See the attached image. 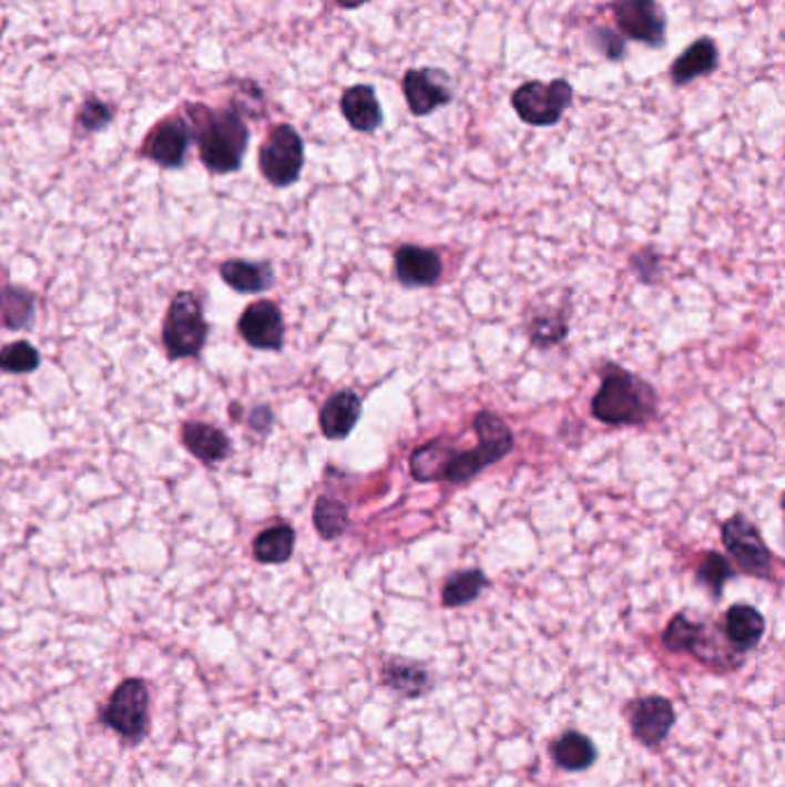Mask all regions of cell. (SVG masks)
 <instances>
[{
	"label": "cell",
	"instance_id": "obj_1",
	"mask_svg": "<svg viewBox=\"0 0 785 787\" xmlns=\"http://www.w3.org/2000/svg\"><path fill=\"white\" fill-rule=\"evenodd\" d=\"M180 113L187 120L192 141L198 145V157L210 173L226 175L243 166L249 145V127L243 111L235 106L210 109L190 102Z\"/></svg>",
	"mask_w": 785,
	"mask_h": 787
},
{
	"label": "cell",
	"instance_id": "obj_2",
	"mask_svg": "<svg viewBox=\"0 0 785 787\" xmlns=\"http://www.w3.org/2000/svg\"><path fill=\"white\" fill-rule=\"evenodd\" d=\"M475 431L479 440L475 449L457 453L447 447L442 470H440L442 481L466 483L487 466L502 461L507 453L514 449V433H511V429L498 415L489 410L479 412L475 417Z\"/></svg>",
	"mask_w": 785,
	"mask_h": 787
},
{
	"label": "cell",
	"instance_id": "obj_3",
	"mask_svg": "<svg viewBox=\"0 0 785 787\" xmlns=\"http://www.w3.org/2000/svg\"><path fill=\"white\" fill-rule=\"evenodd\" d=\"M654 412V391L636 376L613 371L592 399V415L609 427H636Z\"/></svg>",
	"mask_w": 785,
	"mask_h": 787
},
{
	"label": "cell",
	"instance_id": "obj_4",
	"mask_svg": "<svg viewBox=\"0 0 785 787\" xmlns=\"http://www.w3.org/2000/svg\"><path fill=\"white\" fill-rule=\"evenodd\" d=\"M207 331H210V327L203 316L201 299L190 290L177 293L171 301V307L164 318V327H162V341H164L166 355L171 359H185V357L201 355V350L207 341Z\"/></svg>",
	"mask_w": 785,
	"mask_h": 787
},
{
	"label": "cell",
	"instance_id": "obj_5",
	"mask_svg": "<svg viewBox=\"0 0 785 787\" xmlns=\"http://www.w3.org/2000/svg\"><path fill=\"white\" fill-rule=\"evenodd\" d=\"M258 168L272 187H290L297 183L305 168V141L293 125L282 123L269 127L258 150Z\"/></svg>",
	"mask_w": 785,
	"mask_h": 787
},
{
	"label": "cell",
	"instance_id": "obj_6",
	"mask_svg": "<svg viewBox=\"0 0 785 787\" xmlns=\"http://www.w3.org/2000/svg\"><path fill=\"white\" fill-rule=\"evenodd\" d=\"M571 102L573 88L567 79H555L549 83L526 81L511 95V106H514L517 115L532 127L558 125Z\"/></svg>",
	"mask_w": 785,
	"mask_h": 787
},
{
	"label": "cell",
	"instance_id": "obj_7",
	"mask_svg": "<svg viewBox=\"0 0 785 787\" xmlns=\"http://www.w3.org/2000/svg\"><path fill=\"white\" fill-rule=\"evenodd\" d=\"M147 686L141 679L130 677L111 693V698L102 712V723L109 725V728L123 739L136 744L145 737L147 730Z\"/></svg>",
	"mask_w": 785,
	"mask_h": 787
},
{
	"label": "cell",
	"instance_id": "obj_8",
	"mask_svg": "<svg viewBox=\"0 0 785 787\" xmlns=\"http://www.w3.org/2000/svg\"><path fill=\"white\" fill-rule=\"evenodd\" d=\"M609 8L624 40L645 47L666 44L669 19L659 0H611Z\"/></svg>",
	"mask_w": 785,
	"mask_h": 787
},
{
	"label": "cell",
	"instance_id": "obj_9",
	"mask_svg": "<svg viewBox=\"0 0 785 787\" xmlns=\"http://www.w3.org/2000/svg\"><path fill=\"white\" fill-rule=\"evenodd\" d=\"M721 539L726 543L728 553L733 560L756 579H769L772 576V553L765 546V541L758 532V528L753 525L746 517L737 513V517L728 519L723 523Z\"/></svg>",
	"mask_w": 785,
	"mask_h": 787
},
{
	"label": "cell",
	"instance_id": "obj_10",
	"mask_svg": "<svg viewBox=\"0 0 785 787\" xmlns=\"http://www.w3.org/2000/svg\"><path fill=\"white\" fill-rule=\"evenodd\" d=\"M192 132L183 113L166 115L150 130L141 143V157L162 168H180L187 160Z\"/></svg>",
	"mask_w": 785,
	"mask_h": 787
},
{
	"label": "cell",
	"instance_id": "obj_11",
	"mask_svg": "<svg viewBox=\"0 0 785 787\" xmlns=\"http://www.w3.org/2000/svg\"><path fill=\"white\" fill-rule=\"evenodd\" d=\"M401 88L410 113L417 117L431 115L455 100V85L442 70L436 68H410L404 74Z\"/></svg>",
	"mask_w": 785,
	"mask_h": 787
},
{
	"label": "cell",
	"instance_id": "obj_12",
	"mask_svg": "<svg viewBox=\"0 0 785 787\" xmlns=\"http://www.w3.org/2000/svg\"><path fill=\"white\" fill-rule=\"evenodd\" d=\"M237 331L256 350H282L286 337L282 309L269 299L254 301L239 316Z\"/></svg>",
	"mask_w": 785,
	"mask_h": 787
},
{
	"label": "cell",
	"instance_id": "obj_13",
	"mask_svg": "<svg viewBox=\"0 0 785 787\" xmlns=\"http://www.w3.org/2000/svg\"><path fill=\"white\" fill-rule=\"evenodd\" d=\"M631 733L643 746L656 748L669 739L675 725V707L663 695H648L631 707Z\"/></svg>",
	"mask_w": 785,
	"mask_h": 787
},
{
	"label": "cell",
	"instance_id": "obj_14",
	"mask_svg": "<svg viewBox=\"0 0 785 787\" xmlns=\"http://www.w3.org/2000/svg\"><path fill=\"white\" fill-rule=\"evenodd\" d=\"M341 115L346 117V123L361 134H374L383 125V106L378 102V95L374 85L357 83L344 90V95L339 100Z\"/></svg>",
	"mask_w": 785,
	"mask_h": 787
},
{
	"label": "cell",
	"instance_id": "obj_15",
	"mask_svg": "<svg viewBox=\"0 0 785 787\" xmlns=\"http://www.w3.org/2000/svg\"><path fill=\"white\" fill-rule=\"evenodd\" d=\"M395 275L408 288L434 286L442 277V260L434 249L404 245L395 254Z\"/></svg>",
	"mask_w": 785,
	"mask_h": 787
},
{
	"label": "cell",
	"instance_id": "obj_16",
	"mask_svg": "<svg viewBox=\"0 0 785 787\" xmlns=\"http://www.w3.org/2000/svg\"><path fill=\"white\" fill-rule=\"evenodd\" d=\"M185 449L205 466H217L231 457V438L205 421H187L180 431Z\"/></svg>",
	"mask_w": 785,
	"mask_h": 787
},
{
	"label": "cell",
	"instance_id": "obj_17",
	"mask_svg": "<svg viewBox=\"0 0 785 787\" xmlns=\"http://www.w3.org/2000/svg\"><path fill=\"white\" fill-rule=\"evenodd\" d=\"M361 417V401L353 389H341L329 397L320 410L318 423L327 440H344L357 427Z\"/></svg>",
	"mask_w": 785,
	"mask_h": 787
},
{
	"label": "cell",
	"instance_id": "obj_18",
	"mask_svg": "<svg viewBox=\"0 0 785 787\" xmlns=\"http://www.w3.org/2000/svg\"><path fill=\"white\" fill-rule=\"evenodd\" d=\"M718 68V47L712 38H699L691 42L680 58L671 65V81L675 85H686L696 79L714 74Z\"/></svg>",
	"mask_w": 785,
	"mask_h": 787
},
{
	"label": "cell",
	"instance_id": "obj_19",
	"mask_svg": "<svg viewBox=\"0 0 785 787\" xmlns=\"http://www.w3.org/2000/svg\"><path fill=\"white\" fill-rule=\"evenodd\" d=\"M723 633L726 641L740 652L756 650L765 635V617L753 605L737 603L723 615Z\"/></svg>",
	"mask_w": 785,
	"mask_h": 787
},
{
	"label": "cell",
	"instance_id": "obj_20",
	"mask_svg": "<svg viewBox=\"0 0 785 787\" xmlns=\"http://www.w3.org/2000/svg\"><path fill=\"white\" fill-rule=\"evenodd\" d=\"M380 682L408 701L419 698L431 688V677L425 665L410 658H389L380 668Z\"/></svg>",
	"mask_w": 785,
	"mask_h": 787
},
{
	"label": "cell",
	"instance_id": "obj_21",
	"mask_svg": "<svg viewBox=\"0 0 785 787\" xmlns=\"http://www.w3.org/2000/svg\"><path fill=\"white\" fill-rule=\"evenodd\" d=\"M220 275L233 290L245 293V295L263 293L272 284H275V269H272L267 263L231 258V260L222 263Z\"/></svg>",
	"mask_w": 785,
	"mask_h": 787
},
{
	"label": "cell",
	"instance_id": "obj_22",
	"mask_svg": "<svg viewBox=\"0 0 785 787\" xmlns=\"http://www.w3.org/2000/svg\"><path fill=\"white\" fill-rule=\"evenodd\" d=\"M35 318V295L26 290L10 286L8 272L0 282V325L8 329H26L33 325Z\"/></svg>",
	"mask_w": 785,
	"mask_h": 787
},
{
	"label": "cell",
	"instance_id": "obj_23",
	"mask_svg": "<svg viewBox=\"0 0 785 787\" xmlns=\"http://www.w3.org/2000/svg\"><path fill=\"white\" fill-rule=\"evenodd\" d=\"M553 760L564 771H585L597 763V746L579 730H569L558 737L551 748Z\"/></svg>",
	"mask_w": 785,
	"mask_h": 787
},
{
	"label": "cell",
	"instance_id": "obj_24",
	"mask_svg": "<svg viewBox=\"0 0 785 787\" xmlns=\"http://www.w3.org/2000/svg\"><path fill=\"white\" fill-rule=\"evenodd\" d=\"M295 551V530L290 525H272L256 534L254 558L261 564H284Z\"/></svg>",
	"mask_w": 785,
	"mask_h": 787
},
{
	"label": "cell",
	"instance_id": "obj_25",
	"mask_svg": "<svg viewBox=\"0 0 785 787\" xmlns=\"http://www.w3.org/2000/svg\"><path fill=\"white\" fill-rule=\"evenodd\" d=\"M487 587H489V579L485 576V571L479 569L459 571L455 576H449V581L442 587V605L445 609H463V605L472 603Z\"/></svg>",
	"mask_w": 785,
	"mask_h": 787
},
{
	"label": "cell",
	"instance_id": "obj_26",
	"mask_svg": "<svg viewBox=\"0 0 785 787\" xmlns=\"http://www.w3.org/2000/svg\"><path fill=\"white\" fill-rule=\"evenodd\" d=\"M314 525L323 539H339L348 525L346 504L332 495H320L314 507Z\"/></svg>",
	"mask_w": 785,
	"mask_h": 787
},
{
	"label": "cell",
	"instance_id": "obj_27",
	"mask_svg": "<svg viewBox=\"0 0 785 787\" xmlns=\"http://www.w3.org/2000/svg\"><path fill=\"white\" fill-rule=\"evenodd\" d=\"M701 633H703V624L691 622L686 615H675L666 626V631H663V645L675 654L682 652L693 654V650H696L701 641Z\"/></svg>",
	"mask_w": 785,
	"mask_h": 787
},
{
	"label": "cell",
	"instance_id": "obj_28",
	"mask_svg": "<svg viewBox=\"0 0 785 787\" xmlns=\"http://www.w3.org/2000/svg\"><path fill=\"white\" fill-rule=\"evenodd\" d=\"M40 367V352L28 341H17L0 350V371L33 374Z\"/></svg>",
	"mask_w": 785,
	"mask_h": 787
},
{
	"label": "cell",
	"instance_id": "obj_29",
	"mask_svg": "<svg viewBox=\"0 0 785 787\" xmlns=\"http://www.w3.org/2000/svg\"><path fill=\"white\" fill-rule=\"evenodd\" d=\"M735 576V571L731 566V562L718 555V553H707L703 564L699 566V583L705 585L714 599H718L723 594V587Z\"/></svg>",
	"mask_w": 785,
	"mask_h": 787
},
{
	"label": "cell",
	"instance_id": "obj_30",
	"mask_svg": "<svg viewBox=\"0 0 785 787\" xmlns=\"http://www.w3.org/2000/svg\"><path fill=\"white\" fill-rule=\"evenodd\" d=\"M111 120H113L111 104H106L98 98H90L79 109V113L74 117V125L81 134H95V132L106 130L111 125Z\"/></svg>",
	"mask_w": 785,
	"mask_h": 787
},
{
	"label": "cell",
	"instance_id": "obj_31",
	"mask_svg": "<svg viewBox=\"0 0 785 787\" xmlns=\"http://www.w3.org/2000/svg\"><path fill=\"white\" fill-rule=\"evenodd\" d=\"M588 42L590 47L603 55V58H609V60H622L626 55V44H624V38L618 35L615 30L606 28V25H597L592 28L590 33H588Z\"/></svg>",
	"mask_w": 785,
	"mask_h": 787
},
{
	"label": "cell",
	"instance_id": "obj_32",
	"mask_svg": "<svg viewBox=\"0 0 785 787\" xmlns=\"http://www.w3.org/2000/svg\"><path fill=\"white\" fill-rule=\"evenodd\" d=\"M335 3H337L341 10H357V8H361V6L371 3V0H335Z\"/></svg>",
	"mask_w": 785,
	"mask_h": 787
}]
</instances>
